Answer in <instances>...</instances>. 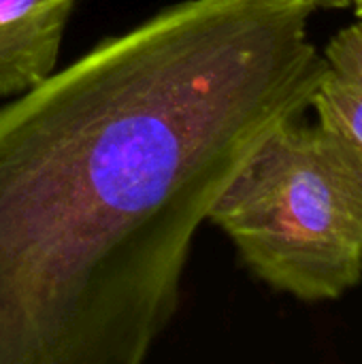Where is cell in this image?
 I'll return each mask as SVG.
<instances>
[{
	"label": "cell",
	"instance_id": "obj_1",
	"mask_svg": "<svg viewBox=\"0 0 362 364\" xmlns=\"http://www.w3.org/2000/svg\"><path fill=\"white\" fill-rule=\"evenodd\" d=\"M305 0H181L0 107V364H139L196 230L324 70Z\"/></svg>",
	"mask_w": 362,
	"mask_h": 364
},
{
	"label": "cell",
	"instance_id": "obj_2",
	"mask_svg": "<svg viewBox=\"0 0 362 364\" xmlns=\"http://www.w3.org/2000/svg\"><path fill=\"white\" fill-rule=\"evenodd\" d=\"M209 222L275 292L337 301L362 282V154L318 122L290 119L237 171Z\"/></svg>",
	"mask_w": 362,
	"mask_h": 364
},
{
	"label": "cell",
	"instance_id": "obj_3",
	"mask_svg": "<svg viewBox=\"0 0 362 364\" xmlns=\"http://www.w3.org/2000/svg\"><path fill=\"white\" fill-rule=\"evenodd\" d=\"M75 2L0 0V98H15L55 70Z\"/></svg>",
	"mask_w": 362,
	"mask_h": 364
},
{
	"label": "cell",
	"instance_id": "obj_4",
	"mask_svg": "<svg viewBox=\"0 0 362 364\" xmlns=\"http://www.w3.org/2000/svg\"><path fill=\"white\" fill-rule=\"evenodd\" d=\"M322 58L324 70L309 109L320 126L362 154V17L331 36Z\"/></svg>",
	"mask_w": 362,
	"mask_h": 364
},
{
	"label": "cell",
	"instance_id": "obj_5",
	"mask_svg": "<svg viewBox=\"0 0 362 364\" xmlns=\"http://www.w3.org/2000/svg\"><path fill=\"white\" fill-rule=\"evenodd\" d=\"M309 2L316 11L324 9V11H341V9H352L356 4V0H305Z\"/></svg>",
	"mask_w": 362,
	"mask_h": 364
},
{
	"label": "cell",
	"instance_id": "obj_6",
	"mask_svg": "<svg viewBox=\"0 0 362 364\" xmlns=\"http://www.w3.org/2000/svg\"><path fill=\"white\" fill-rule=\"evenodd\" d=\"M352 9H354V15L356 17H362V0H356V4Z\"/></svg>",
	"mask_w": 362,
	"mask_h": 364
}]
</instances>
